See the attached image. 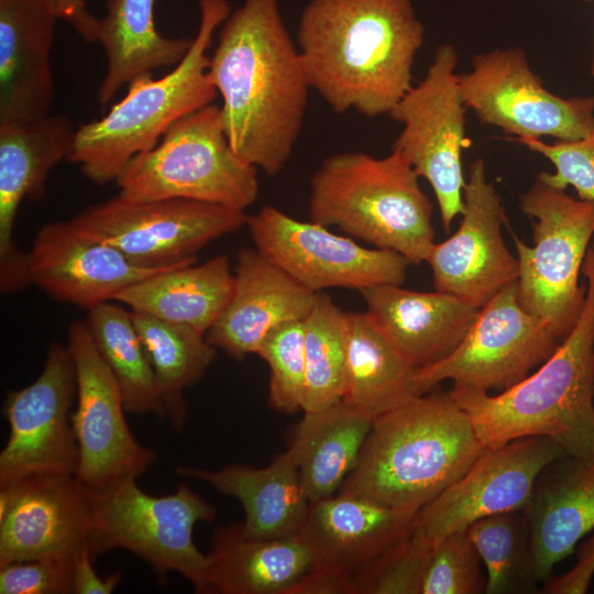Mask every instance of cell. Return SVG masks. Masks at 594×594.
<instances>
[{"label":"cell","mask_w":594,"mask_h":594,"mask_svg":"<svg viewBox=\"0 0 594 594\" xmlns=\"http://www.w3.org/2000/svg\"><path fill=\"white\" fill-rule=\"evenodd\" d=\"M208 77L229 143L273 176L290 158L311 89L277 0H244L221 25Z\"/></svg>","instance_id":"6da1fadb"},{"label":"cell","mask_w":594,"mask_h":594,"mask_svg":"<svg viewBox=\"0 0 594 594\" xmlns=\"http://www.w3.org/2000/svg\"><path fill=\"white\" fill-rule=\"evenodd\" d=\"M424 36L410 0H310L296 45L310 88L334 112L376 118L411 88Z\"/></svg>","instance_id":"7a4b0ae2"},{"label":"cell","mask_w":594,"mask_h":594,"mask_svg":"<svg viewBox=\"0 0 594 594\" xmlns=\"http://www.w3.org/2000/svg\"><path fill=\"white\" fill-rule=\"evenodd\" d=\"M582 274L586 295L579 320L536 372L497 395L453 385L450 394L485 448L544 437L569 455L594 462V248Z\"/></svg>","instance_id":"3957f363"},{"label":"cell","mask_w":594,"mask_h":594,"mask_svg":"<svg viewBox=\"0 0 594 594\" xmlns=\"http://www.w3.org/2000/svg\"><path fill=\"white\" fill-rule=\"evenodd\" d=\"M485 449L450 392L425 393L373 421L339 493L417 514Z\"/></svg>","instance_id":"277c9868"},{"label":"cell","mask_w":594,"mask_h":594,"mask_svg":"<svg viewBox=\"0 0 594 594\" xmlns=\"http://www.w3.org/2000/svg\"><path fill=\"white\" fill-rule=\"evenodd\" d=\"M310 221L393 250L410 264L426 262L433 245L432 205L419 176L397 151L384 157L336 153L309 183Z\"/></svg>","instance_id":"5b68a950"},{"label":"cell","mask_w":594,"mask_h":594,"mask_svg":"<svg viewBox=\"0 0 594 594\" xmlns=\"http://www.w3.org/2000/svg\"><path fill=\"white\" fill-rule=\"evenodd\" d=\"M199 12L189 50L168 74L136 77L106 116L76 129L68 160L94 184L116 182L125 165L155 146L176 121L217 97L208 77L207 52L231 7L228 0H199Z\"/></svg>","instance_id":"8992f818"},{"label":"cell","mask_w":594,"mask_h":594,"mask_svg":"<svg viewBox=\"0 0 594 594\" xmlns=\"http://www.w3.org/2000/svg\"><path fill=\"white\" fill-rule=\"evenodd\" d=\"M116 183L119 196L130 201L190 199L243 211L258 194L257 168L233 152L215 105L176 121Z\"/></svg>","instance_id":"52a82bcc"},{"label":"cell","mask_w":594,"mask_h":594,"mask_svg":"<svg viewBox=\"0 0 594 594\" xmlns=\"http://www.w3.org/2000/svg\"><path fill=\"white\" fill-rule=\"evenodd\" d=\"M520 209L532 220L534 243L514 237L518 300L563 341L585 301L580 274L594 235V202L575 199L537 176L521 196Z\"/></svg>","instance_id":"ba28073f"},{"label":"cell","mask_w":594,"mask_h":594,"mask_svg":"<svg viewBox=\"0 0 594 594\" xmlns=\"http://www.w3.org/2000/svg\"><path fill=\"white\" fill-rule=\"evenodd\" d=\"M94 522L88 537L92 558L124 549L148 563L158 579L182 574L197 593H209L207 554L194 542L196 524L210 521L215 507L180 483L173 494L153 496L135 477L123 479L94 495Z\"/></svg>","instance_id":"9c48e42d"},{"label":"cell","mask_w":594,"mask_h":594,"mask_svg":"<svg viewBox=\"0 0 594 594\" xmlns=\"http://www.w3.org/2000/svg\"><path fill=\"white\" fill-rule=\"evenodd\" d=\"M239 209L190 199L130 201L121 196L91 205L69 221L134 264L166 270L195 263L210 242L246 227Z\"/></svg>","instance_id":"30bf717a"},{"label":"cell","mask_w":594,"mask_h":594,"mask_svg":"<svg viewBox=\"0 0 594 594\" xmlns=\"http://www.w3.org/2000/svg\"><path fill=\"white\" fill-rule=\"evenodd\" d=\"M458 51L450 44L436 50L425 77L406 92L389 113L403 129L392 150L400 153L436 196L448 232L463 211L462 148L466 107L461 95Z\"/></svg>","instance_id":"8fae6325"},{"label":"cell","mask_w":594,"mask_h":594,"mask_svg":"<svg viewBox=\"0 0 594 594\" xmlns=\"http://www.w3.org/2000/svg\"><path fill=\"white\" fill-rule=\"evenodd\" d=\"M463 102L479 121L520 138L576 141L594 132V96L563 98L548 90L520 47L472 57L459 74Z\"/></svg>","instance_id":"7c38bea8"},{"label":"cell","mask_w":594,"mask_h":594,"mask_svg":"<svg viewBox=\"0 0 594 594\" xmlns=\"http://www.w3.org/2000/svg\"><path fill=\"white\" fill-rule=\"evenodd\" d=\"M246 227L257 251L315 294L327 288L360 292L402 285L410 265L393 250L365 248L353 238L297 220L273 206L249 216Z\"/></svg>","instance_id":"4fadbf2b"},{"label":"cell","mask_w":594,"mask_h":594,"mask_svg":"<svg viewBox=\"0 0 594 594\" xmlns=\"http://www.w3.org/2000/svg\"><path fill=\"white\" fill-rule=\"evenodd\" d=\"M67 346L76 376L72 424L79 459L75 476L98 495L123 479L144 474L156 454L132 435L120 386L99 354L86 321L72 323Z\"/></svg>","instance_id":"5bb4252c"},{"label":"cell","mask_w":594,"mask_h":594,"mask_svg":"<svg viewBox=\"0 0 594 594\" xmlns=\"http://www.w3.org/2000/svg\"><path fill=\"white\" fill-rule=\"evenodd\" d=\"M562 341L528 314L517 296V282L483 307L458 348L447 358L418 370L421 393L443 381L479 391H505L548 360Z\"/></svg>","instance_id":"9a60e30c"},{"label":"cell","mask_w":594,"mask_h":594,"mask_svg":"<svg viewBox=\"0 0 594 594\" xmlns=\"http://www.w3.org/2000/svg\"><path fill=\"white\" fill-rule=\"evenodd\" d=\"M75 395L69 349L53 342L38 377L7 395L10 433L0 453V487L33 476L75 475L79 454L69 416Z\"/></svg>","instance_id":"2e32d148"},{"label":"cell","mask_w":594,"mask_h":594,"mask_svg":"<svg viewBox=\"0 0 594 594\" xmlns=\"http://www.w3.org/2000/svg\"><path fill=\"white\" fill-rule=\"evenodd\" d=\"M461 216L454 234L433 243L426 262L436 290L481 308L518 278L517 257L507 249L502 232L505 210L482 158L470 165Z\"/></svg>","instance_id":"e0dca14e"},{"label":"cell","mask_w":594,"mask_h":594,"mask_svg":"<svg viewBox=\"0 0 594 594\" xmlns=\"http://www.w3.org/2000/svg\"><path fill=\"white\" fill-rule=\"evenodd\" d=\"M563 454L544 437L486 448L462 476L417 513L415 526L435 541L481 518L524 510L540 472Z\"/></svg>","instance_id":"ac0fdd59"},{"label":"cell","mask_w":594,"mask_h":594,"mask_svg":"<svg viewBox=\"0 0 594 594\" xmlns=\"http://www.w3.org/2000/svg\"><path fill=\"white\" fill-rule=\"evenodd\" d=\"M95 496L75 475H43L0 487V566L75 559L88 543Z\"/></svg>","instance_id":"d6986e66"},{"label":"cell","mask_w":594,"mask_h":594,"mask_svg":"<svg viewBox=\"0 0 594 594\" xmlns=\"http://www.w3.org/2000/svg\"><path fill=\"white\" fill-rule=\"evenodd\" d=\"M76 129L65 114L0 124V290L15 294L31 286L26 253L14 240L20 205L41 199L51 170L69 157Z\"/></svg>","instance_id":"ffe728a7"},{"label":"cell","mask_w":594,"mask_h":594,"mask_svg":"<svg viewBox=\"0 0 594 594\" xmlns=\"http://www.w3.org/2000/svg\"><path fill=\"white\" fill-rule=\"evenodd\" d=\"M26 265L31 285L58 301L88 310L114 300L132 284L169 270L139 266L117 249L81 233L69 220L40 228L26 253Z\"/></svg>","instance_id":"44dd1931"},{"label":"cell","mask_w":594,"mask_h":594,"mask_svg":"<svg viewBox=\"0 0 594 594\" xmlns=\"http://www.w3.org/2000/svg\"><path fill=\"white\" fill-rule=\"evenodd\" d=\"M233 275L230 300L206 338L237 360L256 354L273 328L302 321L317 298L256 249L238 252Z\"/></svg>","instance_id":"7402d4cb"},{"label":"cell","mask_w":594,"mask_h":594,"mask_svg":"<svg viewBox=\"0 0 594 594\" xmlns=\"http://www.w3.org/2000/svg\"><path fill=\"white\" fill-rule=\"evenodd\" d=\"M57 19L48 0H0V124L26 123L50 114Z\"/></svg>","instance_id":"603a6c76"},{"label":"cell","mask_w":594,"mask_h":594,"mask_svg":"<svg viewBox=\"0 0 594 594\" xmlns=\"http://www.w3.org/2000/svg\"><path fill=\"white\" fill-rule=\"evenodd\" d=\"M416 515L339 493L310 503L300 534L311 552L312 568L353 578L408 535Z\"/></svg>","instance_id":"cb8c5ba5"},{"label":"cell","mask_w":594,"mask_h":594,"mask_svg":"<svg viewBox=\"0 0 594 594\" xmlns=\"http://www.w3.org/2000/svg\"><path fill=\"white\" fill-rule=\"evenodd\" d=\"M366 312L416 369L450 355L468 334L480 308L441 292L424 293L400 285H377L360 290Z\"/></svg>","instance_id":"d4e9b609"},{"label":"cell","mask_w":594,"mask_h":594,"mask_svg":"<svg viewBox=\"0 0 594 594\" xmlns=\"http://www.w3.org/2000/svg\"><path fill=\"white\" fill-rule=\"evenodd\" d=\"M536 575L546 582L554 565L594 529V462L563 454L540 472L522 510Z\"/></svg>","instance_id":"484cf974"},{"label":"cell","mask_w":594,"mask_h":594,"mask_svg":"<svg viewBox=\"0 0 594 594\" xmlns=\"http://www.w3.org/2000/svg\"><path fill=\"white\" fill-rule=\"evenodd\" d=\"M300 452L295 442L268 465L233 464L217 471L179 466L182 476L200 480L237 498L243 507V531L253 538L299 534L310 505L299 476Z\"/></svg>","instance_id":"4316f807"},{"label":"cell","mask_w":594,"mask_h":594,"mask_svg":"<svg viewBox=\"0 0 594 594\" xmlns=\"http://www.w3.org/2000/svg\"><path fill=\"white\" fill-rule=\"evenodd\" d=\"M311 566V552L300 532L253 538L234 522L212 535L207 553L209 593L288 594Z\"/></svg>","instance_id":"83f0119b"},{"label":"cell","mask_w":594,"mask_h":594,"mask_svg":"<svg viewBox=\"0 0 594 594\" xmlns=\"http://www.w3.org/2000/svg\"><path fill=\"white\" fill-rule=\"evenodd\" d=\"M157 1L106 0V13L98 19L96 35L107 61L97 91L100 105L111 101L136 77L176 66L188 52L191 38L167 37L156 28Z\"/></svg>","instance_id":"f1b7e54d"},{"label":"cell","mask_w":594,"mask_h":594,"mask_svg":"<svg viewBox=\"0 0 594 594\" xmlns=\"http://www.w3.org/2000/svg\"><path fill=\"white\" fill-rule=\"evenodd\" d=\"M234 275L226 255L162 271L117 294L114 300L206 334L230 300Z\"/></svg>","instance_id":"f546056e"},{"label":"cell","mask_w":594,"mask_h":594,"mask_svg":"<svg viewBox=\"0 0 594 594\" xmlns=\"http://www.w3.org/2000/svg\"><path fill=\"white\" fill-rule=\"evenodd\" d=\"M418 369L389 342L365 312H346L343 399L373 421L422 395Z\"/></svg>","instance_id":"4dcf8cb0"},{"label":"cell","mask_w":594,"mask_h":594,"mask_svg":"<svg viewBox=\"0 0 594 594\" xmlns=\"http://www.w3.org/2000/svg\"><path fill=\"white\" fill-rule=\"evenodd\" d=\"M373 420L344 400L304 411L293 442L300 452L299 476L309 502L336 494L355 468Z\"/></svg>","instance_id":"1f68e13d"},{"label":"cell","mask_w":594,"mask_h":594,"mask_svg":"<svg viewBox=\"0 0 594 594\" xmlns=\"http://www.w3.org/2000/svg\"><path fill=\"white\" fill-rule=\"evenodd\" d=\"M131 315L156 377L162 418L182 432L187 413L184 391L205 375L216 348L188 326L134 310Z\"/></svg>","instance_id":"d6a6232c"},{"label":"cell","mask_w":594,"mask_h":594,"mask_svg":"<svg viewBox=\"0 0 594 594\" xmlns=\"http://www.w3.org/2000/svg\"><path fill=\"white\" fill-rule=\"evenodd\" d=\"M94 343L114 375L128 413L163 417L153 367L132 320L131 310L106 301L88 310Z\"/></svg>","instance_id":"836d02e7"},{"label":"cell","mask_w":594,"mask_h":594,"mask_svg":"<svg viewBox=\"0 0 594 594\" xmlns=\"http://www.w3.org/2000/svg\"><path fill=\"white\" fill-rule=\"evenodd\" d=\"M466 531L486 569V594L537 590L529 525L522 510L481 518Z\"/></svg>","instance_id":"e575fe53"},{"label":"cell","mask_w":594,"mask_h":594,"mask_svg":"<svg viewBox=\"0 0 594 594\" xmlns=\"http://www.w3.org/2000/svg\"><path fill=\"white\" fill-rule=\"evenodd\" d=\"M306 394L302 411H315L343 399L346 372V312L326 294L302 320Z\"/></svg>","instance_id":"d590c367"},{"label":"cell","mask_w":594,"mask_h":594,"mask_svg":"<svg viewBox=\"0 0 594 594\" xmlns=\"http://www.w3.org/2000/svg\"><path fill=\"white\" fill-rule=\"evenodd\" d=\"M256 354L270 369V405L288 415L304 410L306 359L302 321H289L273 328Z\"/></svg>","instance_id":"8d00e7d4"},{"label":"cell","mask_w":594,"mask_h":594,"mask_svg":"<svg viewBox=\"0 0 594 594\" xmlns=\"http://www.w3.org/2000/svg\"><path fill=\"white\" fill-rule=\"evenodd\" d=\"M432 541L414 525L353 576L355 594H421Z\"/></svg>","instance_id":"74e56055"},{"label":"cell","mask_w":594,"mask_h":594,"mask_svg":"<svg viewBox=\"0 0 594 594\" xmlns=\"http://www.w3.org/2000/svg\"><path fill=\"white\" fill-rule=\"evenodd\" d=\"M481 561L466 529L432 541L421 594L485 593L486 579L481 571Z\"/></svg>","instance_id":"f35d334b"},{"label":"cell","mask_w":594,"mask_h":594,"mask_svg":"<svg viewBox=\"0 0 594 594\" xmlns=\"http://www.w3.org/2000/svg\"><path fill=\"white\" fill-rule=\"evenodd\" d=\"M517 141L554 166L553 173L541 172L538 177L559 189L572 186L580 199L594 202V132L576 141L552 144L534 138Z\"/></svg>","instance_id":"ab89813d"},{"label":"cell","mask_w":594,"mask_h":594,"mask_svg":"<svg viewBox=\"0 0 594 594\" xmlns=\"http://www.w3.org/2000/svg\"><path fill=\"white\" fill-rule=\"evenodd\" d=\"M75 559H40L2 565L0 594H69Z\"/></svg>","instance_id":"60d3db41"},{"label":"cell","mask_w":594,"mask_h":594,"mask_svg":"<svg viewBox=\"0 0 594 594\" xmlns=\"http://www.w3.org/2000/svg\"><path fill=\"white\" fill-rule=\"evenodd\" d=\"M594 575V534L578 550L575 565L560 576H550L543 586L549 594L586 593Z\"/></svg>","instance_id":"b9f144b4"},{"label":"cell","mask_w":594,"mask_h":594,"mask_svg":"<svg viewBox=\"0 0 594 594\" xmlns=\"http://www.w3.org/2000/svg\"><path fill=\"white\" fill-rule=\"evenodd\" d=\"M92 556L88 543L74 561L72 575L73 594H110L122 579L121 571L99 576L92 566Z\"/></svg>","instance_id":"7bdbcfd3"},{"label":"cell","mask_w":594,"mask_h":594,"mask_svg":"<svg viewBox=\"0 0 594 594\" xmlns=\"http://www.w3.org/2000/svg\"><path fill=\"white\" fill-rule=\"evenodd\" d=\"M288 594H355L353 578L312 568Z\"/></svg>","instance_id":"ee69618b"},{"label":"cell","mask_w":594,"mask_h":594,"mask_svg":"<svg viewBox=\"0 0 594 594\" xmlns=\"http://www.w3.org/2000/svg\"><path fill=\"white\" fill-rule=\"evenodd\" d=\"M58 19L68 22L87 42H96L98 19L87 8L86 0H48Z\"/></svg>","instance_id":"f6af8a7d"},{"label":"cell","mask_w":594,"mask_h":594,"mask_svg":"<svg viewBox=\"0 0 594 594\" xmlns=\"http://www.w3.org/2000/svg\"><path fill=\"white\" fill-rule=\"evenodd\" d=\"M590 72H591V75L594 77V56H593V59H592V63H591Z\"/></svg>","instance_id":"bcb514c9"},{"label":"cell","mask_w":594,"mask_h":594,"mask_svg":"<svg viewBox=\"0 0 594 594\" xmlns=\"http://www.w3.org/2000/svg\"><path fill=\"white\" fill-rule=\"evenodd\" d=\"M592 248H594V235H593V239H592Z\"/></svg>","instance_id":"7dc6e473"},{"label":"cell","mask_w":594,"mask_h":594,"mask_svg":"<svg viewBox=\"0 0 594 594\" xmlns=\"http://www.w3.org/2000/svg\"><path fill=\"white\" fill-rule=\"evenodd\" d=\"M586 1H594V0H586Z\"/></svg>","instance_id":"c3c4849f"}]
</instances>
